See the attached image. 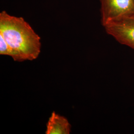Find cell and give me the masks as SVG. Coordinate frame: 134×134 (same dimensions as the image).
<instances>
[{"label": "cell", "instance_id": "1", "mask_svg": "<svg viewBox=\"0 0 134 134\" xmlns=\"http://www.w3.org/2000/svg\"><path fill=\"white\" fill-rule=\"evenodd\" d=\"M0 35L17 54L19 62L33 61L41 52L40 36L22 17L0 13Z\"/></svg>", "mask_w": 134, "mask_h": 134}, {"label": "cell", "instance_id": "2", "mask_svg": "<svg viewBox=\"0 0 134 134\" xmlns=\"http://www.w3.org/2000/svg\"><path fill=\"white\" fill-rule=\"evenodd\" d=\"M101 22L104 26L111 22L134 16V0H100Z\"/></svg>", "mask_w": 134, "mask_h": 134}, {"label": "cell", "instance_id": "3", "mask_svg": "<svg viewBox=\"0 0 134 134\" xmlns=\"http://www.w3.org/2000/svg\"><path fill=\"white\" fill-rule=\"evenodd\" d=\"M104 27L117 42L134 50V16L111 22Z\"/></svg>", "mask_w": 134, "mask_h": 134}, {"label": "cell", "instance_id": "4", "mask_svg": "<svg viewBox=\"0 0 134 134\" xmlns=\"http://www.w3.org/2000/svg\"><path fill=\"white\" fill-rule=\"evenodd\" d=\"M71 125L67 118L53 112L46 124V134H69Z\"/></svg>", "mask_w": 134, "mask_h": 134}, {"label": "cell", "instance_id": "5", "mask_svg": "<svg viewBox=\"0 0 134 134\" xmlns=\"http://www.w3.org/2000/svg\"><path fill=\"white\" fill-rule=\"evenodd\" d=\"M0 54L1 55L9 56L14 61L19 62V58L17 54L14 52L5 41L2 35H0Z\"/></svg>", "mask_w": 134, "mask_h": 134}]
</instances>
